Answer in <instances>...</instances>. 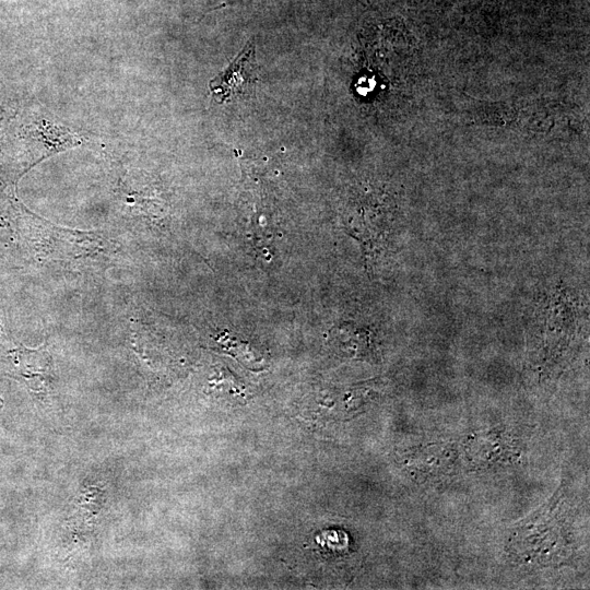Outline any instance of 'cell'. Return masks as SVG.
Instances as JSON below:
<instances>
[{"instance_id": "cell-2", "label": "cell", "mask_w": 590, "mask_h": 590, "mask_svg": "<svg viewBox=\"0 0 590 590\" xmlns=\"http://www.w3.org/2000/svg\"><path fill=\"white\" fill-rule=\"evenodd\" d=\"M331 339L340 351L354 357L371 355L369 332L351 324H342L332 329Z\"/></svg>"}, {"instance_id": "cell-1", "label": "cell", "mask_w": 590, "mask_h": 590, "mask_svg": "<svg viewBox=\"0 0 590 590\" xmlns=\"http://www.w3.org/2000/svg\"><path fill=\"white\" fill-rule=\"evenodd\" d=\"M259 81L255 44L249 42L226 69L210 81L209 87L217 103H228L255 92Z\"/></svg>"}]
</instances>
